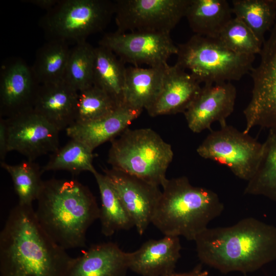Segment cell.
I'll return each instance as SVG.
<instances>
[{"instance_id":"obj_16","label":"cell","mask_w":276,"mask_h":276,"mask_svg":"<svg viewBox=\"0 0 276 276\" xmlns=\"http://www.w3.org/2000/svg\"><path fill=\"white\" fill-rule=\"evenodd\" d=\"M200 83L186 70L175 64L165 69L161 91L147 110L151 117L185 112L199 94Z\"/></svg>"},{"instance_id":"obj_35","label":"cell","mask_w":276,"mask_h":276,"mask_svg":"<svg viewBox=\"0 0 276 276\" xmlns=\"http://www.w3.org/2000/svg\"><path fill=\"white\" fill-rule=\"evenodd\" d=\"M167 276H209V274L207 271L202 269L200 265H198L190 271L181 273L174 272Z\"/></svg>"},{"instance_id":"obj_31","label":"cell","mask_w":276,"mask_h":276,"mask_svg":"<svg viewBox=\"0 0 276 276\" xmlns=\"http://www.w3.org/2000/svg\"><path fill=\"white\" fill-rule=\"evenodd\" d=\"M119 107L104 90L92 85L78 92L74 123H84L106 117Z\"/></svg>"},{"instance_id":"obj_24","label":"cell","mask_w":276,"mask_h":276,"mask_svg":"<svg viewBox=\"0 0 276 276\" xmlns=\"http://www.w3.org/2000/svg\"><path fill=\"white\" fill-rule=\"evenodd\" d=\"M101 197L99 220L101 233L110 237L121 230L134 226L133 221L122 203L117 193L107 177L96 171L93 174Z\"/></svg>"},{"instance_id":"obj_27","label":"cell","mask_w":276,"mask_h":276,"mask_svg":"<svg viewBox=\"0 0 276 276\" xmlns=\"http://www.w3.org/2000/svg\"><path fill=\"white\" fill-rule=\"evenodd\" d=\"M232 12L263 44L276 22V0H233Z\"/></svg>"},{"instance_id":"obj_23","label":"cell","mask_w":276,"mask_h":276,"mask_svg":"<svg viewBox=\"0 0 276 276\" xmlns=\"http://www.w3.org/2000/svg\"><path fill=\"white\" fill-rule=\"evenodd\" d=\"M126 67L110 50L95 48L93 85L106 92L121 107L124 105Z\"/></svg>"},{"instance_id":"obj_34","label":"cell","mask_w":276,"mask_h":276,"mask_svg":"<svg viewBox=\"0 0 276 276\" xmlns=\"http://www.w3.org/2000/svg\"><path fill=\"white\" fill-rule=\"evenodd\" d=\"M22 2L49 11L58 3L59 0H26Z\"/></svg>"},{"instance_id":"obj_30","label":"cell","mask_w":276,"mask_h":276,"mask_svg":"<svg viewBox=\"0 0 276 276\" xmlns=\"http://www.w3.org/2000/svg\"><path fill=\"white\" fill-rule=\"evenodd\" d=\"M95 48L86 41L71 48L63 80L77 91L93 85Z\"/></svg>"},{"instance_id":"obj_15","label":"cell","mask_w":276,"mask_h":276,"mask_svg":"<svg viewBox=\"0 0 276 276\" xmlns=\"http://www.w3.org/2000/svg\"><path fill=\"white\" fill-rule=\"evenodd\" d=\"M39 84L22 61L5 68L1 76V117L7 118L33 108Z\"/></svg>"},{"instance_id":"obj_3","label":"cell","mask_w":276,"mask_h":276,"mask_svg":"<svg viewBox=\"0 0 276 276\" xmlns=\"http://www.w3.org/2000/svg\"><path fill=\"white\" fill-rule=\"evenodd\" d=\"M36 201L37 220L56 243L65 250L85 246L87 231L100 212L87 187L73 179L43 180Z\"/></svg>"},{"instance_id":"obj_29","label":"cell","mask_w":276,"mask_h":276,"mask_svg":"<svg viewBox=\"0 0 276 276\" xmlns=\"http://www.w3.org/2000/svg\"><path fill=\"white\" fill-rule=\"evenodd\" d=\"M1 166L11 177L14 189L18 198V204L32 205L36 200L43 181V173L39 165L30 160H25L16 165L1 162Z\"/></svg>"},{"instance_id":"obj_1","label":"cell","mask_w":276,"mask_h":276,"mask_svg":"<svg viewBox=\"0 0 276 276\" xmlns=\"http://www.w3.org/2000/svg\"><path fill=\"white\" fill-rule=\"evenodd\" d=\"M73 259L43 229L32 205L11 209L0 233V276H65Z\"/></svg>"},{"instance_id":"obj_14","label":"cell","mask_w":276,"mask_h":276,"mask_svg":"<svg viewBox=\"0 0 276 276\" xmlns=\"http://www.w3.org/2000/svg\"><path fill=\"white\" fill-rule=\"evenodd\" d=\"M237 90L231 82L204 84L184 112L189 129L198 133L205 129L210 131L211 125L218 122L221 126L233 112Z\"/></svg>"},{"instance_id":"obj_26","label":"cell","mask_w":276,"mask_h":276,"mask_svg":"<svg viewBox=\"0 0 276 276\" xmlns=\"http://www.w3.org/2000/svg\"><path fill=\"white\" fill-rule=\"evenodd\" d=\"M68 44L50 40L38 50L31 68L39 84L63 80L71 50Z\"/></svg>"},{"instance_id":"obj_13","label":"cell","mask_w":276,"mask_h":276,"mask_svg":"<svg viewBox=\"0 0 276 276\" xmlns=\"http://www.w3.org/2000/svg\"><path fill=\"white\" fill-rule=\"evenodd\" d=\"M139 234L147 229L162 195L159 186L113 168L103 170Z\"/></svg>"},{"instance_id":"obj_9","label":"cell","mask_w":276,"mask_h":276,"mask_svg":"<svg viewBox=\"0 0 276 276\" xmlns=\"http://www.w3.org/2000/svg\"><path fill=\"white\" fill-rule=\"evenodd\" d=\"M190 0H116L117 32L170 34L185 17Z\"/></svg>"},{"instance_id":"obj_36","label":"cell","mask_w":276,"mask_h":276,"mask_svg":"<svg viewBox=\"0 0 276 276\" xmlns=\"http://www.w3.org/2000/svg\"><path fill=\"white\" fill-rule=\"evenodd\" d=\"M244 276H247V275H246L245 274Z\"/></svg>"},{"instance_id":"obj_17","label":"cell","mask_w":276,"mask_h":276,"mask_svg":"<svg viewBox=\"0 0 276 276\" xmlns=\"http://www.w3.org/2000/svg\"><path fill=\"white\" fill-rule=\"evenodd\" d=\"M180 250L179 237L149 240L128 252L129 269L142 276H167L174 272Z\"/></svg>"},{"instance_id":"obj_2","label":"cell","mask_w":276,"mask_h":276,"mask_svg":"<svg viewBox=\"0 0 276 276\" xmlns=\"http://www.w3.org/2000/svg\"><path fill=\"white\" fill-rule=\"evenodd\" d=\"M194 241L200 262L223 273L246 274L276 260V227L253 217L208 227Z\"/></svg>"},{"instance_id":"obj_25","label":"cell","mask_w":276,"mask_h":276,"mask_svg":"<svg viewBox=\"0 0 276 276\" xmlns=\"http://www.w3.org/2000/svg\"><path fill=\"white\" fill-rule=\"evenodd\" d=\"M257 169L244 193L261 195L276 202V130H269Z\"/></svg>"},{"instance_id":"obj_32","label":"cell","mask_w":276,"mask_h":276,"mask_svg":"<svg viewBox=\"0 0 276 276\" xmlns=\"http://www.w3.org/2000/svg\"><path fill=\"white\" fill-rule=\"evenodd\" d=\"M217 39L225 47L239 54H260L263 43L241 20L232 18Z\"/></svg>"},{"instance_id":"obj_7","label":"cell","mask_w":276,"mask_h":276,"mask_svg":"<svg viewBox=\"0 0 276 276\" xmlns=\"http://www.w3.org/2000/svg\"><path fill=\"white\" fill-rule=\"evenodd\" d=\"M113 15L114 1L59 0L39 23L49 40L73 42L76 44L103 31Z\"/></svg>"},{"instance_id":"obj_18","label":"cell","mask_w":276,"mask_h":276,"mask_svg":"<svg viewBox=\"0 0 276 276\" xmlns=\"http://www.w3.org/2000/svg\"><path fill=\"white\" fill-rule=\"evenodd\" d=\"M78 91L63 80L39 84L33 108L59 131L75 123Z\"/></svg>"},{"instance_id":"obj_28","label":"cell","mask_w":276,"mask_h":276,"mask_svg":"<svg viewBox=\"0 0 276 276\" xmlns=\"http://www.w3.org/2000/svg\"><path fill=\"white\" fill-rule=\"evenodd\" d=\"M93 151L84 144L71 139L63 147L52 153L48 163L41 167L42 173L50 171H66L73 175L97 171L93 165Z\"/></svg>"},{"instance_id":"obj_8","label":"cell","mask_w":276,"mask_h":276,"mask_svg":"<svg viewBox=\"0 0 276 276\" xmlns=\"http://www.w3.org/2000/svg\"><path fill=\"white\" fill-rule=\"evenodd\" d=\"M220 127L211 131L197 148V153L226 166L236 176L248 181L259 163L263 144L227 124Z\"/></svg>"},{"instance_id":"obj_5","label":"cell","mask_w":276,"mask_h":276,"mask_svg":"<svg viewBox=\"0 0 276 276\" xmlns=\"http://www.w3.org/2000/svg\"><path fill=\"white\" fill-rule=\"evenodd\" d=\"M174 153L170 144L151 128H127L112 140L108 155L111 168L163 187Z\"/></svg>"},{"instance_id":"obj_10","label":"cell","mask_w":276,"mask_h":276,"mask_svg":"<svg viewBox=\"0 0 276 276\" xmlns=\"http://www.w3.org/2000/svg\"><path fill=\"white\" fill-rule=\"evenodd\" d=\"M259 55V65L250 71L251 97L243 110L246 133L256 126L276 130V22Z\"/></svg>"},{"instance_id":"obj_20","label":"cell","mask_w":276,"mask_h":276,"mask_svg":"<svg viewBox=\"0 0 276 276\" xmlns=\"http://www.w3.org/2000/svg\"><path fill=\"white\" fill-rule=\"evenodd\" d=\"M142 111L124 105L100 119L74 123L65 129L66 133L71 139L81 142L93 151L124 132Z\"/></svg>"},{"instance_id":"obj_4","label":"cell","mask_w":276,"mask_h":276,"mask_svg":"<svg viewBox=\"0 0 276 276\" xmlns=\"http://www.w3.org/2000/svg\"><path fill=\"white\" fill-rule=\"evenodd\" d=\"M162 188L151 223L165 236L194 241L224 210L215 192L192 185L186 176L168 179Z\"/></svg>"},{"instance_id":"obj_11","label":"cell","mask_w":276,"mask_h":276,"mask_svg":"<svg viewBox=\"0 0 276 276\" xmlns=\"http://www.w3.org/2000/svg\"><path fill=\"white\" fill-rule=\"evenodd\" d=\"M99 45L110 50L124 64L134 66L165 67L168 59L178 52L170 34L166 33L116 31L105 34Z\"/></svg>"},{"instance_id":"obj_19","label":"cell","mask_w":276,"mask_h":276,"mask_svg":"<svg viewBox=\"0 0 276 276\" xmlns=\"http://www.w3.org/2000/svg\"><path fill=\"white\" fill-rule=\"evenodd\" d=\"M128 269V252L108 242L92 245L74 258L65 276H126Z\"/></svg>"},{"instance_id":"obj_22","label":"cell","mask_w":276,"mask_h":276,"mask_svg":"<svg viewBox=\"0 0 276 276\" xmlns=\"http://www.w3.org/2000/svg\"><path fill=\"white\" fill-rule=\"evenodd\" d=\"M232 14L225 0H190L185 17L195 34L217 38Z\"/></svg>"},{"instance_id":"obj_6","label":"cell","mask_w":276,"mask_h":276,"mask_svg":"<svg viewBox=\"0 0 276 276\" xmlns=\"http://www.w3.org/2000/svg\"><path fill=\"white\" fill-rule=\"evenodd\" d=\"M177 48L175 64L204 84L240 80L251 71L255 59L233 52L217 38L198 34Z\"/></svg>"},{"instance_id":"obj_12","label":"cell","mask_w":276,"mask_h":276,"mask_svg":"<svg viewBox=\"0 0 276 276\" xmlns=\"http://www.w3.org/2000/svg\"><path fill=\"white\" fill-rule=\"evenodd\" d=\"M8 151L34 161L59 148L60 131L33 108L5 119Z\"/></svg>"},{"instance_id":"obj_21","label":"cell","mask_w":276,"mask_h":276,"mask_svg":"<svg viewBox=\"0 0 276 276\" xmlns=\"http://www.w3.org/2000/svg\"><path fill=\"white\" fill-rule=\"evenodd\" d=\"M167 66L127 67L124 105L142 111L144 109L147 111L150 108L162 89L165 69Z\"/></svg>"},{"instance_id":"obj_33","label":"cell","mask_w":276,"mask_h":276,"mask_svg":"<svg viewBox=\"0 0 276 276\" xmlns=\"http://www.w3.org/2000/svg\"><path fill=\"white\" fill-rule=\"evenodd\" d=\"M8 138L6 131L5 119L1 117L0 119V159L1 162L4 159L8 152Z\"/></svg>"}]
</instances>
